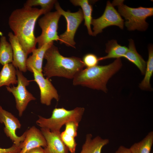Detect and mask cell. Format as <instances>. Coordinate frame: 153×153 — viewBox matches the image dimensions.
<instances>
[{
  "label": "cell",
  "mask_w": 153,
  "mask_h": 153,
  "mask_svg": "<svg viewBox=\"0 0 153 153\" xmlns=\"http://www.w3.org/2000/svg\"><path fill=\"white\" fill-rule=\"evenodd\" d=\"M43 10L24 6L13 10L8 19V25L27 55L36 48V38L34 30L36 21Z\"/></svg>",
  "instance_id": "cell-1"
},
{
  "label": "cell",
  "mask_w": 153,
  "mask_h": 153,
  "mask_svg": "<svg viewBox=\"0 0 153 153\" xmlns=\"http://www.w3.org/2000/svg\"><path fill=\"white\" fill-rule=\"evenodd\" d=\"M44 58L46 60V63L43 67L42 72L46 78L48 79L53 76L73 79L85 67L80 58L63 56L53 44L46 52Z\"/></svg>",
  "instance_id": "cell-2"
},
{
  "label": "cell",
  "mask_w": 153,
  "mask_h": 153,
  "mask_svg": "<svg viewBox=\"0 0 153 153\" xmlns=\"http://www.w3.org/2000/svg\"><path fill=\"white\" fill-rule=\"evenodd\" d=\"M120 58L105 65H98L83 69L73 78L74 86L81 85L106 93L107 84L109 79L121 68Z\"/></svg>",
  "instance_id": "cell-3"
},
{
  "label": "cell",
  "mask_w": 153,
  "mask_h": 153,
  "mask_svg": "<svg viewBox=\"0 0 153 153\" xmlns=\"http://www.w3.org/2000/svg\"><path fill=\"white\" fill-rule=\"evenodd\" d=\"M124 0H116L112 3L114 6H117L118 12L126 20L124 23L127 29L129 31L135 30L145 31L148 24L146 19L153 15V8L140 7L137 8L131 7L123 3Z\"/></svg>",
  "instance_id": "cell-4"
},
{
  "label": "cell",
  "mask_w": 153,
  "mask_h": 153,
  "mask_svg": "<svg viewBox=\"0 0 153 153\" xmlns=\"http://www.w3.org/2000/svg\"><path fill=\"white\" fill-rule=\"evenodd\" d=\"M84 111L83 107H77L70 110L63 107L56 108L53 110L50 117L46 118L39 116L36 123L41 128L48 129L52 131L60 132L62 126L68 122L73 121L79 124Z\"/></svg>",
  "instance_id": "cell-5"
},
{
  "label": "cell",
  "mask_w": 153,
  "mask_h": 153,
  "mask_svg": "<svg viewBox=\"0 0 153 153\" xmlns=\"http://www.w3.org/2000/svg\"><path fill=\"white\" fill-rule=\"evenodd\" d=\"M61 16L57 11L50 12L39 20L38 24L42 29V32L40 35L36 37L38 48L50 42L59 40L57 29Z\"/></svg>",
  "instance_id": "cell-6"
},
{
  "label": "cell",
  "mask_w": 153,
  "mask_h": 153,
  "mask_svg": "<svg viewBox=\"0 0 153 153\" xmlns=\"http://www.w3.org/2000/svg\"><path fill=\"white\" fill-rule=\"evenodd\" d=\"M55 8L61 15L63 16L67 22L66 31L59 36L60 44L64 43L67 46L74 47L75 33L79 26L84 19L82 10L79 9L77 12H71L63 10L57 1L54 5Z\"/></svg>",
  "instance_id": "cell-7"
},
{
  "label": "cell",
  "mask_w": 153,
  "mask_h": 153,
  "mask_svg": "<svg viewBox=\"0 0 153 153\" xmlns=\"http://www.w3.org/2000/svg\"><path fill=\"white\" fill-rule=\"evenodd\" d=\"M16 76L17 86L11 87L6 86V88L7 91L12 93L14 96L16 107L18 111L19 116L21 117L29 103L36 99L26 89V86L29 85L30 81L18 69H16Z\"/></svg>",
  "instance_id": "cell-8"
},
{
  "label": "cell",
  "mask_w": 153,
  "mask_h": 153,
  "mask_svg": "<svg viewBox=\"0 0 153 153\" xmlns=\"http://www.w3.org/2000/svg\"><path fill=\"white\" fill-rule=\"evenodd\" d=\"M91 25L93 26L92 36H95L102 32L103 29L110 26H116L123 29L124 22L114 6L109 1L107 2L103 14L97 18L92 19Z\"/></svg>",
  "instance_id": "cell-9"
},
{
  "label": "cell",
  "mask_w": 153,
  "mask_h": 153,
  "mask_svg": "<svg viewBox=\"0 0 153 153\" xmlns=\"http://www.w3.org/2000/svg\"><path fill=\"white\" fill-rule=\"evenodd\" d=\"M0 123L5 125L4 132L6 135L11 140L13 144L19 145L24 140L26 131L20 136L16 133V130L21 127L18 119L11 113L3 109L0 106Z\"/></svg>",
  "instance_id": "cell-10"
},
{
  "label": "cell",
  "mask_w": 153,
  "mask_h": 153,
  "mask_svg": "<svg viewBox=\"0 0 153 153\" xmlns=\"http://www.w3.org/2000/svg\"><path fill=\"white\" fill-rule=\"evenodd\" d=\"M33 74L34 80L38 85L40 90V100L41 103L47 106L51 104L52 100L54 99L57 101L59 99L57 91L48 78H45L42 73L35 69H31Z\"/></svg>",
  "instance_id": "cell-11"
},
{
  "label": "cell",
  "mask_w": 153,
  "mask_h": 153,
  "mask_svg": "<svg viewBox=\"0 0 153 153\" xmlns=\"http://www.w3.org/2000/svg\"><path fill=\"white\" fill-rule=\"evenodd\" d=\"M41 131L47 143L44 149L46 153H69L61 138L60 132L52 131L44 128H41Z\"/></svg>",
  "instance_id": "cell-12"
},
{
  "label": "cell",
  "mask_w": 153,
  "mask_h": 153,
  "mask_svg": "<svg viewBox=\"0 0 153 153\" xmlns=\"http://www.w3.org/2000/svg\"><path fill=\"white\" fill-rule=\"evenodd\" d=\"M22 145L19 153H27L29 150L36 147L45 148L47 143L41 131L35 126H33L26 131V136L22 142Z\"/></svg>",
  "instance_id": "cell-13"
},
{
  "label": "cell",
  "mask_w": 153,
  "mask_h": 153,
  "mask_svg": "<svg viewBox=\"0 0 153 153\" xmlns=\"http://www.w3.org/2000/svg\"><path fill=\"white\" fill-rule=\"evenodd\" d=\"M8 35L13 50V59L12 64L20 71L25 72L27 70L26 63L28 55L13 33L9 32Z\"/></svg>",
  "instance_id": "cell-14"
},
{
  "label": "cell",
  "mask_w": 153,
  "mask_h": 153,
  "mask_svg": "<svg viewBox=\"0 0 153 153\" xmlns=\"http://www.w3.org/2000/svg\"><path fill=\"white\" fill-rule=\"evenodd\" d=\"M53 44V42H51L40 48H36L32 51V54L26 60V64L27 70L32 73L31 69L33 68L42 73V63L44 55L47 50Z\"/></svg>",
  "instance_id": "cell-15"
},
{
  "label": "cell",
  "mask_w": 153,
  "mask_h": 153,
  "mask_svg": "<svg viewBox=\"0 0 153 153\" xmlns=\"http://www.w3.org/2000/svg\"><path fill=\"white\" fill-rule=\"evenodd\" d=\"M65 125V130L60 133L61 138L71 153H75L76 145L75 137L77 135L78 124L71 121Z\"/></svg>",
  "instance_id": "cell-16"
},
{
  "label": "cell",
  "mask_w": 153,
  "mask_h": 153,
  "mask_svg": "<svg viewBox=\"0 0 153 153\" xmlns=\"http://www.w3.org/2000/svg\"><path fill=\"white\" fill-rule=\"evenodd\" d=\"M92 135L88 134L80 153H101L103 148L109 143V140L97 136L92 139Z\"/></svg>",
  "instance_id": "cell-17"
},
{
  "label": "cell",
  "mask_w": 153,
  "mask_h": 153,
  "mask_svg": "<svg viewBox=\"0 0 153 153\" xmlns=\"http://www.w3.org/2000/svg\"><path fill=\"white\" fill-rule=\"evenodd\" d=\"M128 50L124 56L129 61L135 65L140 71L141 74L144 75L146 66V62L137 52L133 40H129Z\"/></svg>",
  "instance_id": "cell-18"
},
{
  "label": "cell",
  "mask_w": 153,
  "mask_h": 153,
  "mask_svg": "<svg viewBox=\"0 0 153 153\" xmlns=\"http://www.w3.org/2000/svg\"><path fill=\"white\" fill-rule=\"evenodd\" d=\"M105 52L107 55L99 57V61L110 58H119L123 57L128 50V47L118 44L116 40L109 41L106 44Z\"/></svg>",
  "instance_id": "cell-19"
},
{
  "label": "cell",
  "mask_w": 153,
  "mask_h": 153,
  "mask_svg": "<svg viewBox=\"0 0 153 153\" xmlns=\"http://www.w3.org/2000/svg\"><path fill=\"white\" fill-rule=\"evenodd\" d=\"M16 70L11 63L3 65L0 72V88L4 86L9 87L11 84H17Z\"/></svg>",
  "instance_id": "cell-20"
},
{
  "label": "cell",
  "mask_w": 153,
  "mask_h": 153,
  "mask_svg": "<svg viewBox=\"0 0 153 153\" xmlns=\"http://www.w3.org/2000/svg\"><path fill=\"white\" fill-rule=\"evenodd\" d=\"M70 1L74 6L81 7L84 20V25L86 27L89 35H92L93 31L91 26L93 19L92 6L88 0H71Z\"/></svg>",
  "instance_id": "cell-21"
},
{
  "label": "cell",
  "mask_w": 153,
  "mask_h": 153,
  "mask_svg": "<svg viewBox=\"0 0 153 153\" xmlns=\"http://www.w3.org/2000/svg\"><path fill=\"white\" fill-rule=\"evenodd\" d=\"M148 57L144 73V77L140 84L139 87L142 90H150L151 88L150 80L153 73V48L152 45L148 48Z\"/></svg>",
  "instance_id": "cell-22"
},
{
  "label": "cell",
  "mask_w": 153,
  "mask_h": 153,
  "mask_svg": "<svg viewBox=\"0 0 153 153\" xmlns=\"http://www.w3.org/2000/svg\"><path fill=\"white\" fill-rule=\"evenodd\" d=\"M153 144V131L149 132L141 141L135 143L129 148L132 153H150Z\"/></svg>",
  "instance_id": "cell-23"
},
{
  "label": "cell",
  "mask_w": 153,
  "mask_h": 153,
  "mask_svg": "<svg viewBox=\"0 0 153 153\" xmlns=\"http://www.w3.org/2000/svg\"><path fill=\"white\" fill-rule=\"evenodd\" d=\"M13 53L12 46L6 37L2 36L0 40V63L2 65L12 63Z\"/></svg>",
  "instance_id": "cell-24"
},
{
  "label": "cell",
  "mask_w": 153,
  "mask_h": 153,
  "mask_svg": "<svg viewBox=\"0 0 153 153\" xmlns=\"http://www.w3.org/2000/svg\"><path fill=\"white\" fill-rule=\"evenodd\" d=\"M57 1L55 0H27L24 4V6L33 7L40 6L41 9L43 11L44 14L50 12Z\"/></svg>",
  "instance_id": "cell-25"
},
{
  "label": "cell",
  "mask_w": 153,
  "mask_h": 153,
  "mask_svg": "<svg viewBox=\"0 0 153 153\" xmlns=\"http://www.w3.org/2000/svg\"><path fill=\"white\" fill-rule=\"evenodd\" d=\"M85 65L87 68L92 67L98 65L99 61V58L95 55L88 53L84 56L82 60Z\"/></svg>",
  "instance_id": "cell-26"
},
{
  "label": "cell",
  "mask_w": 153,
  "mask_h": 153,
  "mask_svg": "<svg viewBox=\"0 0 153 153\" xmlns=\"http://www.w3.org/2000/svg\"><path fill=\"white\" fill-rule=\"evenodd\" d=\"M22 142L19 145L14 144L10 147L7 148L0 147V153H19L22 148Z\"/></svg>",
  "instance_id": "cell-27"
},
{
  "label": "cell",
  "mask_w": 153,
  "mask_h": 153,
  "mask_svg": "<svg viewBox=\"0 0 153 153\" xmlns=\"http://www.w3.org/2000/svg\"><path fill=\"white\" fill-rule=\"evenodd\" d=\"M115 153H132L129 148H127L123 146H120Z\"/></svg>",
  "instance_id": "cell-28"
},
{
  "label": "cell",
  "mask_w": 153,
  "mask_h": 153,
  "mask_svg": "<svg viewBox=\"0 0 153 153\" xmlns=\"http://www.w3.org/2000/svg\"><path fill=\"white\" fill-rule=\"evenodd\" d=\"M27 153H46L44 149L39 147L29 150Z\"/></svg>",
  "instance_id": "cell-29"
},
{
  "label": "cell",
  "mask_w": 153,
  "mask_h": 153,
  "mask_svg": "<svg viewBox=\"0 0 153 153\" xmlns=\"http://www.w3.org/2000/svg\"></svg>",
  "instance_id": "cell-30"
}]
</instances>
